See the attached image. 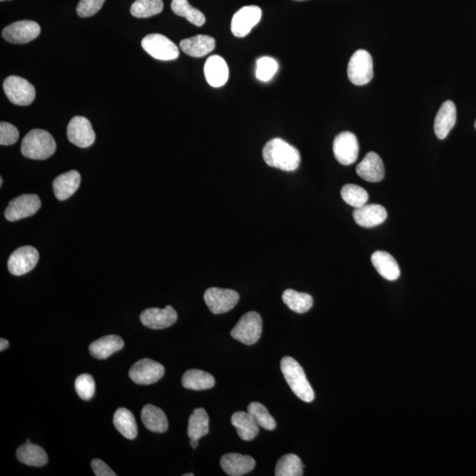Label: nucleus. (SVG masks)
Segmentation results:
<instances>
[{
  "label": "nucleus",
  "instance_id": "obj_1",
  "mask_svg": "<svg viewBox=\"0 0 476 476\" xmlns=\"http://www.w3.org/2000/svg\"><path fill=\"white\" fill-rule=\"evenodd\" d=\"M262 154L268 166L284 171H295L301 164L299 151L280 138L269 140Z\"/></svg>",
  "mask_w": 476,
  "mask_h": 476
},
{
  "label": "nucleus",
  "instance_id": "obj_2",
  "mask_svg": "<svg viewBox=\"0 0 476 476\" xmlns=\"http://www.w3.org/2000/svg\"><path fill=\"white\" fill-rule=\"evenodd\" d=\"M281 370L292 392L300 399L305 402H313L315 393L306 378L305 371L294 358L289 357L282 358Z\"/></svg>",
  "mask_w": 476,
  "mask_h": 476
},
{
  "label": "nucleus",
  "instance_id": "obj_3",
  "mask_svg": "<svg viewBox=\"0 0 476 476\" xmlns=\"http://www.w3.org/2000/svg\"><path fill=\"white\" fill-rule=\"evenodd\" d=\"M56 141L50 133L42 129L30 131L22 140L20 151L33 160H46L56 151Z\"/></svg>",
  "mask_w": 476,
  "mask_h": 476
},
{
  "label": "nucleus",
  "instance_id": "obj_4",
  "mask_svg": "<svg viewBox=\"0 0 476 476\" xmlns=\"http://www.w3.org/2000/svg\"><path fill=\"white\" fill-rule=\"evenodd\" d=\"M348 76L352 84L357 86L368 84L373 79V60L368 51H355L348 62Z\"/></svg>",
  "mask_w": 476,
  "mask_h": 476
},
{
  "label": "nucleus",
  "instance_id": "obj_5",
  "mask_svg": "<svg viewBox=\"0 0 476 476\" xmlns=\"http://www.w3.org/2000/svg\"><path fill=\"white\" fill-rule=\"evenodd\" d=\"M262 319L256 312L244 314L237 322L236 326L231 330V336L234 340L246 345L257 343L262 333Z\"/></svg>",
  "mask_w": 476,
  "mask_h": 476
},
{
  "label": "nucleus",
  "instance_id": "obj_6",
  "mask_svg": "<svg viewBox=\"0 0 476 476\" xmlns=\"http://www.w3.org/2000/svg\"><path fill=\"white\" fill-rule=\"evenodd\" d=\"M141 46L146 53L155 60L161 61L175 60L179 56L177 46L168 37L161 34H150L145 37Z\"/></svg>",
  "mask_w": 476,
  "mask_h": 476
},
{
  "label": "nucleus",
  "instance_id": "obj_7",
  "mask_svg": "<svg viewBox=\"0 0 476 476\" xmlns=\"http://www.w3.org/2000/svg\"><path fill=\"white\" fill-rule=\"evenodd\" d=\"M5 94L13 105L27 106L36 98V89L27 79L19 76H9L3 84Z\"/></svg>",
  "mask_w": 476,
  "mask_h": 476
},
{
  "label": "nucleus",
  "instance_id": "obj_8",
  "mask_svg": "<svg viewBox=\"0 0 476 476\" xmlns=\"http://www.w3.org/2000/svg\"><path fill=\"white\" fill-rule=\"evenodd\" d=\"M204 300L212 313L223 314L237 305L239 294L233 289L210 288L205 292Z\"/></svg>",
  "mask_w": 476,
  "mask_h": 476
},
{
  "label": "nucleus",
  "instance_id": "obj_9",
  "mask_svg": "<svg viewBox=\"0 0 476 476\" xmlns=\"http://www.w3.org/2000/svg\"><path fill=\"white\" fill-rule=\"evenodd\" d=\"M333 154L341 164L348 166L357 160L359 143L357 138L350 132L338 134L333 141Z\"/></svg>",
  "mask_w": 476,
  "mask_h": 476
},
{
  "label": "nucleus",
  "instance_id": "obj_10",
  "mask_svg": "<svg viewBox=\"0 0 476 476\" xmlns=\"http://www.w3.org/2000/svg\"><path fill=\"white\" fill-rule=\"evenodd\" d=\"M164 373V365L145 358L133 365L129 371V377L138 385H151L160 381Z\"/></svg>",
  "mask_w": 476,
  "mask_h": 476
},
{
  "label": "nucleus",
  "instance_id": "obj_11",
  "mask_svg": "<svg viewBox=\"0 0 476 476\" xmlns=\"http://www.w3.org/2000/svg\"><path fill=\"white\" fill-rule=\"evenodd\" d=\"M41 208L39 197L36 194H23L12 199L5 211L6 219L10 222L32 216Z\"/></svg>",
  "mask_w": 476,
  "mask_h": 476
},
{
  "label": "nucleus",
  "instance_id": "obj_12",
  "mask_svg": "<svg viewBox=\"0 0 476 476\" xmlns=\"http://www.w3.org/2000/svg\"><path fill=\"white\" fill-rule=\"evenodd\" d=\"M41 33L39 24L33 20H20L3 29L2 37L11 44H27L36 39Z\"/></svg>",
  "mask_w": 476,
  "mask_h": 476
},
{
  "label": "nucleus",
  "instance_id": "obj_13",
  "mask_svg": "<svg viewBox=\"0 0 476 476\" xmlns=\"http://www.w3.org/2000/svg\"><path fill=\"white\" fill-rule=\"evenodd\" d=\"M39 260L36 248L26 246L13 251L8 260V270L13 275L22 276L32 271Z\"/></svg>",
  "mask_w": 476,
  "mask_h": 476
},
{
  "label": "nucleus",
  "instance_id": "obj_14",
  "mask_svg": "<svg viewBox=\"0 0 476 476\" xmlns=\"http://www.w3.org/2000/svg\"><path fill=\"white\" fill-rule=\"evenodd\" d=\"M262 11L257 6H246L234 13L231 22V31L234 37H246L260 22Z\"/></svg>",
  "mask_w": 476,
  "mask_h": 476
},
{
  "label": "nucleus",
  "instance_id": "obj_15",
  "mask_svg": "<svg viewBox=\"0 0 476 476\" xmlns=\"http://www.w3.org/2000/svg\"><path fill=\"white\" fill-rule=\"evenodd\" d=\"M67 138L79 147H88L94 144L95 133L91 121L84 117H72L67 126Z\"/></svg>",
  "mask_w": 476,
  "mask_h": 476
},
{
  "label": "nucleus",
  "instance_id": "obj_16",
  "mask_svg": "<svg viewBox=\"0 0 476 476\" xmlns=\"http://www.w3.org/2000/svg\"><path fill=\"white\" fill-rule=\"evenodd\" d=\"M140 319L145 326L150 329H165L174 325L178 313L173 307L168 305L164 309L150 308L140 314Z\"/></svg>",
  "mask_w": 476,
  "mask_h": 476
},
{
  "label": "nucleus",
  "instance_id": "obj_17",
  "mask_svg": "<svg viewBox=\"0 0 476 476\" xmlns=\"http://www.w3.org/2000/svg\"><path fill=\"white\" fill-rule=\"evenodd\" d=\"M357 173L368 182L378 183L385 178V165L375 152H370L357 165Z\"/></svg>",
  "mask_w": 476,
  "mask_h": 476
},
{
  "label": "nucleus",
  "instance_id": "obj_18",
  "mask_svg": "<svg viewBox=\"0 0 476 476\" xmlns=\"http://www.w3.org/2000/svg\"><path fill=\"white\" fill-rule=\"evenodd\" d=\"M204 74L206 81L213 88H220L227 84L230 71L222 57L213 55L206 61Z\"/></svg>",
  "mask_w": 476,
  "mask_h": 476
},
{
  "label": "nucleus",
  "instance_id": "obj_19",
  "mask_svg": "<svg viewBox=\"0 0 476 476\" xmlns=\"http://www.w3.org/2000/svg\"><path fill=\"white\" fill-rule=\"evenodd\" d=\"M457 119L456 106L451 101L441 105L434 122V132L439 140H444L454 128Z\"/></svg>",
  "mask_w": 476,
  "mask_h": 476
},
{
  "label": "nucleus",
  "instance_id": "obj_20",
  "mask_svg": "<svg viewBox=\"0 0 476 476\" xmlns=\"http://www.w3.org/2000/svg\"><path fill=\"white\" fill-rule=\"evenodd\" d=\"M255 461L249 455L227 454L220 458L223 471L230 476H241L253 470Z\"/></svg>",
  "mask_w": 476,
  "mask_h": 476
},
{
  "label": "nucleus",
  "instance_id": "obj_21",
  "mask_svg": "<svg viewBox=\"0 0 476 476\" xmlns=\"http://www.w3.org/2000/svg\"><path fill=\"white\" fill-rule=\"evenodd\" d=\"M355 222L364 227L381 225L388 218V212L384 206L378 204H365L355 209L353 213Z\"/></svg>",
  "mask_w": 476,
  "mask_h": 476
},
{
  "label": "nucleus",
  "instance_id": "obj_22",
  "mask_svg": "<svg viewBox=\"0 0 476 476\" xmlns=\"http://www.w3.org/2000/svg\"><path fill=\"white\" fill-rule=\"evenodd\" d=\"M216 48V40L212 37L198 34L186 38L180 42V49L188 56L202 58L212 53Z\"/></svg>",
  "mask_w": 476,
  "mask_h": 476
},
{
  "label": "nucleus",
  "instance_id": "obj_23",
  "mask_svg": "<svg viewBox=\"0 0 476 476\" xmlns=\"http://www.w3.org/2000/svg\"><path fill=\"white\" fill-rule=\"evenodd\" d=\"M371 263L378 274L385 280L396 281L401 275V270L395 258L385 251H375L371 256Z\"/></svg>",
  "mask_w": 476,
  "mask_h": 476
},
{
  "label": "nucleus",
  "instance_id": "obj_24",
  "mask_svg": "<svg viewBox=\"0 0 476 476\" xmlns=\"http://www.w3.org/2000/svg\"><path fill=\"white\" fill-rule=\"evenodd\" d=\"M81 175L76 171L65 172L55 178L53 191L58 201H65L74 194L81 185Z\"/></svg>",
  "mask_w": 476,
  "mask_h": 476
},
{
  "label": "nucleus",
  "instance_id": "obj_25",
  "mask_svg": "<svg viewBox=\"0 0 476 476\" xmlns=\"http://www.w3.org/2000/svg\"><path fill=\"white\" fill-rule=\"evenodd\" d=\"M125 346V343L119 336H107L100 338L98 341L91 344L89 352L96 359L103 360L121 350Z\"/></svg>",
  "mask_w": 476,
  "mask_h": 476
},
{
  "label": "nucleus",
  "instance_id": "obj_26",
  "mask_svg": "<svg viewBox=\"0 0 476 476\" xmlns=\"http://www.w3.org/2000/svg\"><path fill=\"white\" fill-rule=\"evenodd\" d=\"M16 457L19 461L32 467H44L48 463V455L44 448L26 441L23 446L16 451Z\"/></svg>",
  "mask_w": 476,
  "mask_h": 476
},
{
  "label": "nucleus",
  "instance_id": "obj_27",
  "mask_svg": "<svg viewBox=\"0 0 476 476\" xmlns=\"http://www.w3.org/2000/svg\"><path fill=\"white\" fill-rule=\"evenodd\" d=\"M231 423L236 428L238 436L244 441L253 440L260 432L258 424L249 412H236L231 417Z\"/></svg>",
  "mask_w": 476,
  "mask_h": 476
},
{
  "label": "nucleus",
  "instance_id": "obj_28",
  "mask_svg": "<svg viewBox=\"0 0 476 476\" xmlns=\"http://www.w3.org/2000/svg\"><path fill=\"white\" fill-rule=\"evenodd\" d=\"M141 420L145 427L152 432L163 433L168 430L166 415L163 410L154 405L148 404L144 406L141 411Z\"/></svg>",
  "mask_w": 476,
  "mask_h": 476
},
{
  "label": "nucleus",
  "instance_id": "obj_29",
  "mask_svg": "<svg viewBox=\"0 0 476 476\" xmlns=\"http://www.w3.org/2000/svg\"><path fill=\"white\" fill-rule=\"evenodd\" d=\"M114 426L127 439H134L138 435V426L133 414L129 409L120 408L114 414Z\"/></svg>",
  "mask_w": 476,
  "mask_h": 476
},
{
  "label": "nucleus",
  "instance_id": "obj_30",
  "mask_svg": "<svg viewBox=\"0 0 476 476\" xmlns=\"http://www.w3.org/2000/svg\"><path fill=\"white\" fill-rule=\"evenodd\" d=\"M182 385L186 389L201 391V390L213 388L216 385V379L208 372L201 370H189L183 376Z\"/></svg>",
  "mask_w": 476,
  "mask_h": 476
},
{
  "label": "nucleus",
  "instance_id": "obj_31",
  "mask_svg": "<svg viewBox=\"0 0 476 476\" xmlns=\"http://www.w3.org/2000/svg\"><path fill=\"white\" fill-rule=\"evenodd\" d=\"M209 432V417L204 409H196L189 418L187 434L190 439H199Z\"/></svg>",
  "mask_w": 476,
  "mask_h": 476
},
{
  "label": "nucleus",
  "instance_id": "obj_32",
  "mask_svg": "<svg viewBox=\"0 0 476 476\" xmlns=\"http://www.w3.org/2000/svg\"><path fill=\"white\" fill-rule=\"evenodd\" d=\"M282 300L289 309L296 313H305L313 305L312 296L306 293H300L294 289H287L282 294Z\"/></svg>",
  "mask_w": 476,
  "mask_h": 476
},
{
  "label": "nucleus",
  "instance_id": "obj_33",
  "mask_svg": "<svg viewBox=\"0 0 476 476\" xmlns=\"http://www.w3.org/2000/svg\"><path fill=\"white\" fill-rule=\"evenodd\" d=\"M171 9L176 15L185 17L189 22L201 27L206 22V17L199 10L192 8L188 0H172Z\"/></svg>",
  "mask_w": 476,
  "mask_h": 476
},
{
  "label": "nucleus",
  "instance_id": "obj_34",
  "mask_svg": "<svg viewBox=\"0 0 476 476\" xmlns=\"http://www.w3.org/2000/svg\"><path fill=\"white\" fill-rule=\"evenodd\" d=\"M303 475V465L298 455H284L276 465V476H302Z\"/></svg>",
  "mask_w": 476,
  "mask_h": 476
},
{
  "label": "nucleus",
  "instance_id": "obj_35",
  "mask_svg": "<svg viewBox=\"0 0 476 476\" xmlns=\"http://www.w3.org/2000/svg\"><path fill=\"white\" fill-rule=\"evenodd\" d=\"M163 9V0H136L131 6V13L136 18H148L159 15Z\"/></svg>",
  "mask_w": 476,
  "mask_h": 476
},
{
  "label": "nucleus",
  "instance_id": "obj_36",
  "mask_svg": "<svg viewBox=\"0 0 476 476\" xmlns=\"http://www.w3.org/2000/svg\"><path fill=\"white\" fill-rule=\"evenodd\" d=\"M341 198L347 204L357 209L366 204L369 195L361 186L355 185H344L341 192Z\"/></svg>",
  "mask_w": 476,
  "mask_h": 476
},
{
  "label": "nucleus",
  "instance_id": "obj_37",
  "mask_svg": "<svg viewBox=\"0 0 476 476\" xmlns=\"http://www.w3.org/2000/svg\"><path fill=\"white\" fill-rule=\"evenodd\" d=\"M248 412L253 416L258 425L267 430H274L276 422L264 405L258 402H251L248 406Z\"/></svg>",
  "mask_w": 476,
  "mask_h": 476
},
{
  "label": "nucleus",
  "instance_id": "obj_38",
  "mask_svg": "<svg viewBox=\"0 0 476 476\" xmlns=\"http://www.w3.org/2000/svg\"><path fill=\"white\" fill-rule=\"evenodd\" d=\"M279 65L274 58L263 57L258 60L256 65V77L260 81L267 82L277 72Z\"/></svg>",
  "mask_w": 476,
  "mask_h": 476
},
{
  "label": "nucleus",
  "instance_id": "obj_39",
  "mask_svg": "<svg viewBox=\"0 0 476 476\" xmlns=\"http://www.w3.org/2000/svg\"><path fill=\"white\" fill-rule=\"evenodd\" d=\"M75 390L79 398L89 401L95 392V383L91 374L79 375L75 381Z\"/></svg>",
  "mask_w": 476,
  "mask_h": 476
},
{
  "label": "nucleus",
  "instance_id": "obj_40",
  "mask_svg": "<svg viewBox=\"0 0 476 476\" xmlns=\"http://www.w3.org/2000/svg\"><path fill=\"white\" fill-rule=\"evenodd\" d=\"M105 0H79L77 13L82 18L91 17L98 13L105 4Z\"/></svg>",
  "mask_w": 476,
  "mask_h": 476
},
{
  "label": "nucleus",
  "instance_id": "obj_41",
  "mask_svg": "<svg viewBox=\"0 0 476 476\" xmlns=\"http://www.w3.org/2000/svg\"><path fill=\"white\" fill-rule=\"evenodd\" d=\"M19 131L12 124L1 122L0 124V145L11 146L19 140Z\"/></svg>",
  "mask_w": 476,
  "mask_h": 476
},
{
  "label": "nucleus",
  "instance_id": "obj_42",
  "mask_svg": "<svg viewBox=\"0 0 476 476\" xmlns=\"http://www.w3.org/2000/svg\"><path fill=\"white\" fill-rule=\"evenodd\" d=\"M91 467L96 476H116L117 474L105 463V461L95 458L91 462Z\"/></svg>",
  "mask_w": 476,
  "mask_h": 476
},
{
  "label": "nucleus",
  "instance_id": "obj_43",
  "mask_svg": "<svg viewBox=\"0 0 476 476\" xmlns=\"http://www.w3.org/2000/svg\"><path fill=\"white\" fill-rule=\"evenodd\" d=\"M9 347V343L8 341L6 339H3L1 338V340H0V351H4Z\"/></svg>",
  "mask_w": 476,
  "mask_h": 476
},
{
  "label": "nucleus",
  "instance_id": "obj_44",
  "mask_svg": "<svg viewBox=\"0 0 476 476\" xmlns=\"http://www.w3.org/2000/svg\"><path fill=\"white\" fill-rule=\"evenodd\" d=\"M198 439H191L190 440V444H191V446L192 448H196L198 447Z\"/></svg>",
  "mask_w": 476,
  "mask_h": 476
},
{
  "label": "nucleus",
  "instance_id": "obj_45",
  "mask_svg": "<svg viewBox=\"0 0 476 476\" xmlns=\"http://www.w3.org/2000/svg\"><path fill=\"white\" fill-rule=\"evenodd\" d=\"M2 185H3V179L1 178H0V185L2 186Z\"/></svg>",
  "mask_w": 476,
  "mask_h": 476
},
{
  "label": "nucleus",
  "instance_id": "obj_46",
  "mask_svg": "<svg viewBox=\"0 0 476 476\" xmlns=\"http://www.w3.org/2000/svg\"><path fill=\"white\" fill-rule=\"evenodd\" d=\"M193 475H193V474H185V475H184V476H193Z\"/></svg>",
  "mask_w": 476,
  "mask_h": 476
},
{
  "label": "nucleus",
  "instance_id": "obj_47",
  "mask_svg": "<svg viewBox=\"0 0 476 476\" xmlns=\"http://www.w3.org/2000/svg\"><path fill=\"white\" fill-rule=\"evenodd\" d=\"M475 129H476V121H475Z\"/></svg>",
  "mask_w": 476,
  "mask_h": 476
},
{
  "label": "nucleus",
  "instance_id": "obj_48",
  "mask_svg": "<svg viewBox=\"0 0 476 476\" xmlns=\"http://www.w3.org/2000/svg\"><path fill=\"white\" fill-rule=\"evenodd\" d=\"M1 1H6V0H1Z\"/></svg>",
  "mask_w": 476,
  "mask_h": 476
},
{
  "label": "nucleus",
  "instance_id": "obj_49",
  "mask_svg": "<svg viewBox=\"0 0 476 476\" xmlns=\"http://www.w3.org/2000/svg\"><path fill=\"white\" fill-rule=\"evenodd\" d=\"M298 1H301V0H298Z\"/></svg>",
  "mask_w": 476,
  "mask_h": 476
}]
</instances>
